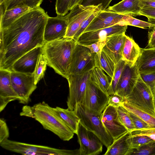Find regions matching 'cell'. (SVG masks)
<instances>
[{
	"label": "cell",
	"instance_id": "cell-34",
	"mask_svg": "<svg viewBox=\"0 0 155 155\" xmlns=\"http://www.w3.org/2000/svg\"><path fill=\"white\" fill-rule=\"evenodd\" d=\"M118 25H131L139 27L143 29L152 26L154 25L134 18L128 15H124Z\"/></svg>",
	"mask_w": 155,
	"mask_h": 155
},
{
	"label": "cell",
	"instance_id": "cell-17",
	"mask_svg": "<svg viewBox=\"0 0 155 155\" xmlns=\"http://www.w3.org/2000/svg\"><path fill=\"white\" fill-rule=\"evenodd\" d=\"M42 53V46L36 47L17 60L13 64L12 71L33 75L38 58Z\"/></svg>",
	"mask_w": 155,
	"mask_h": 155
},
{
	"label": "cell",
	"instance_id": "cell-19",
	"mask_svg": "<svg viewBox=\"0 0 155 155\" xmlns=\"http://www.w3.org/2000/svg\"><path fill=\"white\" fill-rule=\"evenodd\" d=\"M126 35L124 33L108 37L103 48L102 50L115 64L122 59Z\"/></svg>",
	"mask_w": 155,
	"mask_h": 155
},
{
	"label": "cell",
	"instance_id": "cell-27",
	"mask_svg": "<svg viewBox=\"0 0 155 155\" xmlns=\"http://www.w3.org/2000/svg\"><path fill=\"white\" fill-rule=\"evenodd\" d=\"M109 77L103 71L97 67H95L91 71L89 80L107 94V92L110 82Z\"/></svg>",
	"mask_w": 155,
	"mask_h": 155
},
{
	"label": "cell",
	"instance_id": "cell-7",
	"mask_svg": "<svg viewBox=\"0 0 155 155\" xmlns=\"http://www.w3.org/2000/svg\"><path fill=\"white\" fill-rule=\"evenodd\" d=\"M109 95L89 80L81 104L91 112L101 115L108 105Z\"/></svg>",
	"mask_w": 155,
	"mask_h": 155
},
{
	"label": "cell",
	"instance_id": "cell-36",
	"mask_svg": "<svg viewBox=\"0 0 155 155\" xmlns=\"http://www.w3.org/2000/svg\"><path fill=\"white\" fill-rule=\"evenodd\" d=\"M101 5H99L93 12L83 22L74 35L73 39L76 41L80 35L98 13L101 11Z\"/></svg>",
	"mask_w": 155,
	"mask_h": 155
},
{
	"label": "cell",
	"instance_id": "cell-49",
	"mask_svg": "<svg viewBox=\"0 0 155 155\" xmlns=\"http://www.w3.org/2000/svg\"><path fill=\"white\" fill-rule=\"evenodd\" d=\"M83 0H72L69 7V10H71L76 5L80 4Z\"/></svg>",
	"mask_w": 155,
	"mask_h": 155
},
{
	"label": "cell",
	"instance_id": "cell-42",
	"mask_svg": "<svg viewBox=\"0 0 155 155\" xmlns=\"http://www.w3.org/2000/svg\"><path fill=\"white\" fill-rule=\"evenodd\" d=\"M141 78L150 88L154 96L155 95V72L140 74Z\"/></svg>",
	"mask_w": 155,
	"mask_h": 155
},
{
	"label": "cell",
	"instance_id": "cell-23",
	"mask_svg": "<svg viewBox=\"0 0 155 155\" xmlns=\"http://www.w3.org/2000/svg\"><path fill=\"white\" fill-rule=\"evenodd\" d=\"M131 132L128 131L114 140L108 147L104 155H127L130 148Z\"/></svg>",
	"mask_w": 155,
	"mask_h": 155
},
{
	"label": "cell",
	"instance_id": "cell-33",
	"mask_svg": "<svg viewBox=\"0 0 155 155\" xmlns=\"http://www.w3.org/2000/svg\"><path fill=\"white\" fill-rule=\"evenodd\" d=\"M117 112L120 121L128 131L131 132L136 128L128 111L122 106L117 108Z\"/></svg>",
	"mask_w": 155,
	"mask_h": 155
},
{
	"label": "cell",
	"instance_id": "cell-35",
	"mask_svg": "<svg viewBox=\"0 0 155 155\" xmlns=\"http://www.w3.org/2000/svg\"><path fill=\"white\" fill-rule=\"evenodd\" d=\"M127 155H155V140L138 148L130 150Z\"/></svg>",
	"mask_w": 155,
	"mask_h": 155
},
{
	"label": "cell",
	"instance_id": "cell-26",
	"mask_svg": "<svg viewBox=\"0 0 155 155\" xmlns=\"http://www.w3.org/2000/svg\"><path fill=\"white\" fill-rule=\"evenodd\" d=\"M54 109L72 132L76 134L80 120L75 111L59 107Z\"/></svg>",
	"mask_w": 155,
	"mask_h": 155
},
{
	"label": "cell",
	"instance_id": "cell-8",
	"mask_svg": "<svg viewBox=\"0 0 155 155\" xmlns=\"http://www.w3.org/2000/svg\"><path fill=\"white\" fill-rule=\"evenodd\" d=\"M91 71L81 74H70L67 80L69 94L67 103L69 109L74 110L77 104L82 103Z\"/></svg>",
	"mask_w": 155,
	"mask_h": 155
},
{
	"label": "cell",
	"instance_id": "cell-4",
	"mask_svg": "<svg viewBox=\"0 0 155 155\" xmlns=\"http://www.w3.org/2000/svg\"><path fill=\"white\" fill-rule=\"evenodd\" d=\"M3 149L23 155H80L79 149L68 150L7 139L0 143Z\"/></svg>",
	"mask_w": 155,
	"mask_h": 155
},
{
	"label": "cell",
	"instance_id": "cell-6",
	"mask_svg": "<svg viewBox=\"0 0 155 155\" xmlns=\"http://www.w3.org/2000/svg\"><path fill=\"white\" fill-rule=\"evenodd\" d=\"M154 96L140 75L130 94L125 101L155 117Z\"/></svg>",
	"mask_w": 155,
	"mask_h": 155
},
{
	"label": "cell",
	"instance_id": "cell-18",
	"mask_svg": "<svg viewBox=\"0 0 155 155\" xmlns=\"http://www.w3.org/2000/svg\"><path fill=\"white\" fill-rule=\"evenodd\" d=\"M11 71L0 69V112L2 111L10 102L18 100L11 82Z\"/></svg>",
	"mask_w": 155,
	"mask_h": 155
},
{
	"label": "cell",
	"instance_id": "cell-15",
	"mask_svg": "<svg viewBox=\"0 0 155 155\" xmlns=\"http://www.w3.org/2000/svg\"><path fill=\"white\" fill-rule=\"evenodd\" d=\"M127 25L117 24L97 30L82 33L76 41L77 43L89 45L98 41L106 40L109 36L125 33Z\"/></svg>",
	"mask_w": 155,
	"mask_h": 155
},
{
	"label": "cell",
	"instance_id": "cell-3",
	"mask_svg": "<svg viewBox=\"0 0 155 155\" xmlns=\"http://www.w3.org/2000/svg\"><path fill=\"white\" fill-rule=\"evenodd\" d=\"M77 42L68 38L45 42L42 46V53L47 65L67 80L70 75L73 55Z\"/></svg>",
	"mask_w": 155,
	"mask_h": 155
},
{
	"label": "cell",
	"instance_id": "cell-39",
	"mask_svg": "<svg viewBox=\"0 0 155 155\" xmlns=\"http://www.w3.org/2000/svg\"><path fill=\"white\" fill-rule=\"evenodd\" d=\"M112 0H83L80 4L84 6L101 5L102 11L105 10Z\"/></svg>",
	"mask_w": 155,
	"mask_h": 155
},
{
	"label": "cell",
	"instance_id": "cell-45",
	"mask_svg": "<svg viewBox=\"0 0 155 155\" xmlns=\"http://www.w3.org/2000/svg\"><path fill=\"white\" fill-rule=\"evenodd\" d=\"M132 136H146L155 140V128L136 130L131 132Z\"/></svg>",
	"mask_w": 155,
	"mask_h": 155
},
{
	"label": "cell",
	"instance_id": "cell-48",
	"mask_svg": "<svg viewBox=\"0 0 155 155\" xmlns=\"http://www.w3.org/2000/svg\"><path fill=\"white\" fill-rule=\"evenodd\" d=\"M139 6L141 8H155V0H139Z\"/></svg>",
	"mask_w": 155,
	"mask_h": 155
},
{
	"label": "cell",
	"instance_id": "cell-38",
	"mask_svg": "<svg viewBox=\"0 0 155 155\" xmlns=\"http://www.w3.org/2000/svg\"><path fill=\"white\" fill-rule=\"evenodd\" d=\"M72 0H56L55 9L57 15L64 16L69 11Z\"/></svg>",
	"mask_w": 155,
	"mask_h": 155
},
{
	"label": "cell",
	"instance_id": "cell-16",
	"mask_svg": "<svg viewBox=\"0 0 155 155\" xmlns=\"http://www.w3.org/2000/svg\"><path fill=\"white\" fill-rule=\"evenodd\" d=\"M68 21L66 15L49 16L45 26L44 38L45 43L64 38L67 31Z\"/></svg>",
	"mask_w": 155,
	"mask_h": 155
},
{
	"label": "cell",
	"instance_id": "cell-37",
	"mask_svg": "<svg viewBox=\"0 0 155 155\" xmlns=\"http://www.w3.org/2000/svg\"><path fill=\"white\" fill-rule=\"evenodd\" d=\"M130 149H136L153 141V140L146 136H138L130 137Z\"/></svg>",
	"mask_w": 155,
	"mask_h": 155
},
{
	"label": "cell",
	"instance_id": "cell-21",
	"mask_svg": "<svg viewBox=\"0 0 155 155\" xmlns=\"http://www.w3.org/2000/svg\"><path fill=\"white\" fill-rule=\"evenodd\" d=\"M140 74L155 72V47L141 48V54L136 63Z\"/></svg>",
	"mask_w": 155,
	"mask_h": 155
},
{
	"label": "cell",
	"instance_id": "cell-44",
	"mask_svg": "<svg viewBox=\"0 0 155 155\" xmlns=\"http://www.w3.org/2000/svg\"><path fill=\"white\" fill-rule=\"evenodd\" d=\"M9 133L6 123L3 118L0 119V143L8 139Z\"/></svg>",
	"mask_w": 155,
	"mask_h": 155
},
{
	"label": "cell",
	"instance_id": "cell-14",
	"mask_svg": "<svg viewBox=\"0 0 155 155\" xmlns=\"http://www.w3.org/2000/svg\"><path fill=\"white\" fill-rule=\"evenodd\" d=\"M101 117L104 126L114 140L128 131L120 121L115 107L108 105Z\"/></svg>",
	"mask_w": 155,
	"mask_h": 155
},
{
	"label": "cell",
	"instance_id": "cell-51",
	"mask_svg": "<svg viewBox=\"0 0 155 155\" xmlns=\"http://www.w3.org/2000/svg\"><path fill=\"white\" fill-rule=\"evenodd\" d=\"M154 104H155V95H154Z\"/></svg>",
	"mask_w": 155,
	"mask_h": 155
},
{
	"label": "cell",
	"instance_id": "cell-46",
	"mask_svg": "<svg viewBox=\"0 0 155 155\" xmlns=\"http://www.w3.org/2000/svg\"><path fill=\"white\" fill-rule=\"evenodd\" d=\"M125 101V100L119 95L114 94L109 96L108 105L112 106L115 108H117Z\"/></svg>",
	"mask_w": 155,
	"mask_h": 155
},
{
	"label": "cell",
	"instance_id": "cell-40",
	"mask_svg": "<svg viewBox=\"0 0 155 155\" xmlns=\"http://www.w3.org/2000/svg\"><path fill=\"white\" fill-rule=\"evenodd\" d=\"M128 112L135 127V130L152 128L150 126L139 117L131 112L129 111Z\"/></svg>",
	"mask_w": 155,
	"mask_h": 155
},
{
	"label": "cell",
	"instance_id": "cell-29",
	"mask_svg": "<svg viewBox=\"0 0 155 155\" xmlns=\"http://www.w3.org/2000/svg\"><path fill=\"white\" fill-rule=\"evenodd\" d=\"M122 106L128 111L137 115L151 126L155 128V117L125 101Z\"/></svg>",
	"mask_w": 155,
	"mask_h": 155
},
{
	"label": "cell",
	"instance_id": "cell-50",
	"mask_svg": "<svg viewBox=\"0 0 155 155\" xmlns=\"http://www.w3.org/2000/svg\"><path fill=\"white\" fill-rule=\"evenodd\" d=\"M4 0H0V5L3 4Z\"/></svg>",
	"mask_w": 155,
	"mask_h": 155
},
{
	"label": "cell",
	"instance_id": "cell-1",
	"mask_svg": "<svg viewBox=\"0 0 155 155\" xmlns=\"http://www.w3.org/2000/svg\"><path fill=\"white\" fill-rule=\"evenodd\" d=\"M49 15L40 6L22 15L7 28L0 30V69L12 71L18 58L35 48L42 46Z\"/></svg>",
	"mask_w": 155,
	"mask_h": 155
},
{
	"label": "cell",
	"instance_id": "cell-22",
	"mask_svg": "<svg viewBox=\"0 0 155 155\" xmlns=\"http://www.w3.org/2000/svg\"><path fill=\"white\" fill-rule=\"evenodd\" d=\"M139 0H122L105 10L119 15L132 17L140 16L141 8L139 6Z\"/></svg>",
	"mask_w": 155,
	"mask_h": 155
},
{
	"label": "cell",
	"instance_id": "cell-43",
	"mask_svg": "<svg viewBox=\"0 0 155 155\" xmlns=\"http://www.w3.org/2000/svg\"><path fill=\"white\" fill-rule=\"evenodd\" d=\"M140 15L146 17L148 19V22L155 24V8H142L140 12Z\"/></svg>",
	"mask_w": 155,
	"mask_h": 155
},
{
	"label": "cell",
	"instance_id": "cell-30",
	"mask_svg": "<svg viewBox=\"0 0 155 155\" xmlns=\"http://www.w3.org/2000/svg\"><path fill=\"white\" fill-rule=\"evenodd\" d=\"M43 0H4V12L20 6H27L33 9L40 6Z\"/></svg>",
	"mask_w": 155,
	"mask_h": 155
},
{
	"label": "cell",
	"instance_id": "cell-24",
	"mask_svg": "<svg viewBox=\"0 0 155 155\" xmlns=\"http://www.w3.org/2000/svg\"><path fill=\"white\" fill-rule=\"evenodd\" d=\"M140 54L141 48L132 38L126 35L122 59L135 64Z\"/></svg>",
	"mask_w": 155,
	"mask_h": 155
},
{
	"label": "cell",
	"instance_id": "cell-31",
	"mask_svg": "<svg viewBox=\"0 0 155 155\" xmlns=\"http://www.w3.org/2000/svg\"><path fill=\"white\" fill-rule=\"evenodd\" d=\"M125 63L126 61L122 59L115 64L114 74L110 80V86L107 92L108 95L115 94Z\"/></svg>",
	"mask_w": 155,
	"mask_h": 155
},
{
	"label": "cell",
	"instance_id": "cell-41",
	"mask_svg": "<svg viewBox=\"0 0 155 155\" xmlns=\"http://www.w3.org/2000/svg\"><path fill=\"white\" fill-rule=\"evenodd\" d=\"M106 41V40L103 41H98L89 45L78 44L86 47L89 49L91 53H96L97 57L100 58Z\"/></svg>",
	"mask_w": 155,
	"mask_h": 155
},
{
	"label": "cell",
	"instance_id": "cell-32",
	"mask_svg": "<svg viewBox=\"0 0 155 155\" xmlns=\"http://www.w3.org/2000/svg\"><path fill=\"white\" fill-rule=\"evenodd\" d=\"M47 65V61L44 55L42 53L38 57L35 70L33 74L34 83L37 85L44 76Z\"/></svg>",
	"mask_w": 155,
	"mask_h": 155
},
{
	"label": "cell",
	"instance_id": "cell-10",
	"mask_svg": "<svg viewBox=\"0 0 155 155\" xmlns=\"http://www.w3.org/2000/svg\"><path fill=\"white\" fill-rule=\"evenodd\" d=\"M88 48L77 43L74 51L70 74H81L95 67L94 56Z\"/></svg>",
	"mask_w": 155,
	"mask_h": 155
},
{
	"label": "cell",
	"instance_id": "cell-20",
	"mask_svg": "<svg viewBox=\"0 0 155 155\" xmlns=\"http://www.w3.org/2000/svg\"><path fill=\"white\" fill-rule=\"evenodd\" d=\"M123 16L113 12L101 11L83 32L97 30L118 24Z\"/></svg>",
	"mask_w": 155,
	"mask_h": 155
},
{
	"label": "cell",
	"instance_id": "cell-11",
	"mask_svg": "<svg viewBox=\"0 0 155 155\" xmlns=\"http://www.w3.org/2000/svg\"><path fill=\"white\" fill-rule=\"evenodd\" d=\"M76 134L80 145V155H97L101 153L103 144L101 140L80 123Z\"/></svg>",
	"mask_w": 155,
	"mask_h": 155
},
{
	"label": "cell",
	"instance_id": "cell-5",
	"mask_svg": "<svg viewBox=\"0 0 155 155\" xmlns=\"http://www.w3.org/2000/svg\"><path fill=\"white\" fill-rule=\"evenodd\" d=\"M74 110L80 119V123L87 130L96 134L107 148L112 144L114 139L104 126L101 115L92 113L81 103L77 104Z\"/></svg>",
	"mask_w": 155,
	"mask_h": 155
},
{
	"label": "cell",
	"instance_id": "cell-25",
	"mask_svg": "<svg viewBox=\"0 0 155 155\" xmlns=\"http://www.w3.org/2000/svg\"><path fill=\"white\" fill-rule=\"evenodd\" d=\"M32 9L27 6H20L5 11L0 17V30L5 29L25 13Z\"/></svg>",
	"mask_w": 155,
	"mask_h": 155
},
{
	"label": "cell",
	"instance_id": "cell-12",
	"mask_svg": "<svg viewBox=\"0 0 155 155\" xmlns=\"http://www.w3.org/2000/svg\"><path fill=\"white\" fill-rule=\"evenodd\" d=\"M140 75L136 64L126 61L115 94L125 100L132 91Z\"/></svg>",
	"mask_w": 155,
	"mask_h": 155
},
{
	"label": "cell",
	"instance_id": "cell-28",
	"mask_svg": "<svg viewBox=\"0 0 155 155\" xmlns=\"http://www.w3.org/2000/svg\"><path fill=\"white\" fill-rule=\"evenodd\" d=\"M94 60L95 67L105 72L111 80L113 77L115 65L113 61L103 50L100 58L97 56L96 53Z\"/></svg>",
	"mask_w": 155,
	"mask_h": 155
},
{
	"label": "cell",
	"instance_id": "cell-47",
	"mask_svg": "<svg viewBox=\"0 0 155 155\" xmlns=\"http://www.w3.org/2000/svg\"><path fill=\"white\" fill-rule=\"evenodd\" d=\"M148 39V44L146 48H149L155 47V24L149 28Z\"/></svg>",
	"mask_w": 155,
	"mask_h": 155
},
{
	"label": "cell",
	"instance_id": "cell-9",
	"mask_svg": "<svg viewBox=\"0 0 155 155\" xmlns=\"http://www.w3.org/2000/svg\"><path fill=\"white\" fill-rule=\"evenodd\" d=\"M11 78L13 88L18 96L19 102L27 104L31 100V96L37 88L33 75L12 71Z\"/></svg>",
	"mask_w": 155,
	"mask_h": 155
},
{
	"label": "cell",
	"instance_id": "cell-2",
	"mask_svg": "<svg viewBox=\"0 0 155 155\" xmlns=\"http://www.w3.org/2000/svg\"><path fill=\"white\" fill-rule=\"evenodd\" d=\"M20 115L33 118L39 122L45 130L57 135L62 140L69 141L74 133L54 109L44 101L32 106L25 105Z\"/></svg>",
	"mask_w": 155,
	"mask_h": 155
},
{
	"label": "cell",
	"instance_id": "cell-13",
	"mask_svg": "<svg viewBox=\"0 0 155 155\" xmlns=\"http://www.w3.org/2000/svg\"><path fill=\"white\" fill-rule=\"evenodd\" d=\"M98 6H84L79 4L74 6L70 10V12L66 15L68 25L64 37L73 39L84 21L93 12Z\"/></svg>",
	"mask_w": 155,
	"mask_h": 155
}]
</instances>
